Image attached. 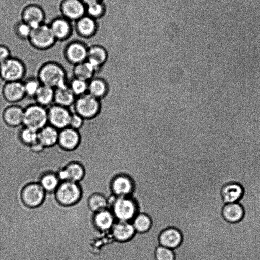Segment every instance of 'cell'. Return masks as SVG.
<instances>
[{
    "label": "cell",
    "mask_w": 260,
    "mask_h": 260,
    "mask_svg": "<svg viewBox=\"0 0 260 260\" xmlns=\"http://www.w3.org/2000/svg\"><path fill=\"white\" fill-rule=\"evenodd\" d=\"M31 45L39 50H46L52 47L57 41L48 24L43 23L32 29L28 40Z\"/></svg>",
    "instance_id": "52a82bcc"
},
{
    "label": "cell",
    "mask_w": 260,
    "mask_h": 260,
    "mask_svg": "<svg viewBox=\"0 0 260 260\" xmlns=\"http://www.w3.org/2000/svg\"><path fill=\"white\" fill-rule=\"evenodd\" d=\"M85 121L80 115L72 111L69 126L80 131L84 126Z\"/></svg>",
    "instance_id": "ab89813d"
},
{
    "label": "cell",
    "mask_w": 260,
    "mask_h": 260,
    "mask_svg": "<svg viewBox=\"0 0 260 260\" xmlns=\"http://www.w3.org/2000/svg\"><path fill=\"white\" fill-rule=\"evenodd\" d=\"M16 36L22 40H28L32 31L31 27L22 20L18 22L14 28Z\"/></svg>",
    "instance_id": "74e56055"
},
{
    "label": "cell",
    "mask_w": 260,
    "mask_h": 260,
    "mask_svg": "<svg viewBox=\"0 0 260 260\" xmlns=\"http://www.w3.org/2000/svg\"><path fill=\"white\" fill-rule=\"evenodd\" d=\"M245 189L240 183L231 181L221 187L220 195L224 204L240 202L243 198Z\"/></svg>",
    "instance_id": "2e32d148"
},
{
    "label": "cell",
    "mask_w": 260,
    "mask_h": 260,
    "mask_svg": "<svg viewBox=\"0 0 260 260\" xmlns=\"http://www.w3.org/2000/svg\"><path fill=\"white\" fill-rule=\"evenodd\" d=\"M22 82L26 98L29 99H33L41 85V83L36 76L25 77Z\"/></svg>",
    "instance_id": "836d02e7"
},
{
    "label": "cell",
    "mask_w": 260,
    "mask_h": 260,
    "mask_svg": "<svg viewBox=\"0 0 260 260\" xmlns=\"http://www.w3.org/2000/svg\"><path fill=\"white\" fill-rule=\"evenodd\" d=\"M115 221L113 213L109 209L94 213L93 215L94 225L97 229L102 232L110 231Z\"/></svg>",
    "instance_id": "484cf974"
},
{
    "label": "cell",
    "mask_w": 260,
    "mask_h": 260,
    "mask_svg": "<svg viewBox=\"0 0 260 260\" xmlns=\"http://www.w3.org/2000/svg\"><path fill=\"white\" fill-rule=\"evenodd\" d=\"M57 175L61 182L69 181L79 183L85 175V169L81 163L72 161L60 169Z\"/></svg>",
    "instance_id": "9a60e30c"
},
{
    "label": "cell",
    "mask_w": 260,
    "mask_h": 260,
    "mask_svg": "<svg viewBox=\"0 0 260 260\" xmlns=\"http://www.w3.org/2000/svg\"><path fill=\"white\" fill-rule=\"evenodd\" d=\"M76 99L68 85L54 89V104L70 108L73 106Z\"/></svg>",
    "instance_id": "83f0119b"
},
{
    "label": "cell",
    "mask_w": 260,
    "mask_h": 260,
    "mask_svg": "<svg viewBox=\"0 0 260 260\" xmlns=\"http://www.w3.org/2000/svg\"><path fill=\"white\" fill-rule=\"evenodd\" d=\"M108 53L102 46L93 45L88 47L87 61L98 71L106 62Z\"/></svg>",
    "instance_id": "d4e9b609"
},
{
    "label": "cell",
    "mask_w": 260,
    "mask_h": 260,
    "mask_svg": "<svg viewBox=\"0 0 260 260\" xmlns=\"http://www.w3.org/2000/svg\"><path fill=\"white\" fill-rule=\"evenodd\" d=\"M54 194L60 204L70 206L76 204L80 201L82 190L78 183L66 181L60 183Z\"/></svg>",
    "instance_id": "8992f818"
},
{
    "label": "cell",
    "mask_w": 260,
    "mask_h": 260,
    "mask_svg": "<svg viewBox=\"0 0 260 260\" xmlns=\"http://www.w3.org/2000/svg\"><path fill=\"white\" fill-rule=\"evenodd\" d=\"M48 124L47 109L36 103L24 108L23 125L36 131Z\"/></svg>",
    "instance_id": "5b68a950"
},
{
    "label": "cell",
    "mask_w": 260,
    "mask_h": 260,
    "mask_svg": "<svg viewBox=\"0 0 260 260\" xmlns=\"http://www.w3.org/2000/svg\"><path fill=\"white\" fill-rule=\"evenodd\" d=\"M37 78L42 85L54 89L68 85L66 69L59 62L48 61L42 63L37 71Z\"/></svg>",
    "instance_id": "6da1fadb"
},
{
    "label": "cell",
    "mask_w": 260,
    "mask_h": 260,
    "mask_svg": "<svg viewBox=\"0 0 260 260\" xmlns=\"http://www.w3.org/2000/svg\"><path fill=\"white\" fill-rule=\"evenodd\" d=\"M24 108L18 104H10L2 111V119L10 128H19L23 125Z\"/></svg>",
    "instance_id": "4fadbf2b"
},
{
    "label": "cell",
    "mask_w": 260,
    "mask_h": 260,
    "mask_svg": "<svg viewBox=\"0 0 260 260\" xmlns=\"http://www.w3.org/2000/svg\"><path fill=\"white\" fill-rule=\"evenodd\" d=\"M17 138L20 144L28 150L31 145L38 141V132L22 125L18 128Z\"/></svg>",
    "instance_id": "4dcf8cb0"
},
{
    "label": "cell",
    "mask_w": 260,
    "mask_h": 260,
    "mask_svg": "<svg viewBox=\"0 0 260 260\" xmlns=\"http://www.w3.org/2000/svg\"><path fill=\"white\" fill-rule=\"evenodd\" d=\"M46 192L39 183H31L25 185L21 192V199L25 205L36 208L43 202Z\"/></svg>",
    "instance_id": "8fae6325"
},
{
    "label": "cell",
    "mask_w": 260,
    "mask_h": 260,
    "mask_svg": "<svg viewBox=\"0 0 260 260\" xmlns=\"http://www.w3.org/2000/svg\"><path fill=\"white\" fill-rule=\"evenodd\" d=\"M109 86L107 81L100 77H93L88 82V93L101 100L108 94Z\"/></svg>",
    "instance_id": "4316f807"
},
{
    "label": "cell",
    "mask_w": 260,
    "mask_h": 260,
    "mask_svg": "<svg viewBox=\"0 0 260 260\" xmlns=\"http://www.w3.org/2000/svg\"><path fill=\"white\" fill-rule=\"evenodd\" d=\"M48 124L60 131L69 126L72 111L53 104L47 108Z\"/></svg>",
    "instance_id": "9c48e42d"
},
{
    "label": "cell",
    "mask_w": 260,
    "mask_h": 260,
    "mask_svg": "<svg viewBox=\"0 0 260 260\" xmlns=\"http://www.w3.org/2000/svg\"><path fill=\"white\" fill-rule=\"evenodd\" d=\"M48 24L57 41L66 40L72 35L73 27L71 22L62 16L54 18Z\"/></svg>",
    "instance_id": "d6986e66"
},
{
    "label": "cell",
    "mask_w": 260,
    "mask_h": 260,
    "mask_svg": "<svg viewBox=\"0 0 260 260\" xmlns=\"http://www.w3.org/2000/svg\"><path fill=\"white\" fill-rule=\"evenodd\" d=\"M81 141L80 131L68 126L59 131L57 146L63 152L72 153L79 148Z\"/></svg>",
    "instance_id": "ba28073f"
},
{
    "label": "cell",
    "mask_w": 260,
    "mask_h": 260,
    "mask_svg": "<svg viewBox=\"0 0 260 260\" xmlns=\"http://www.w3.org/2000/svg\"><path fill=\"white\" fill-rule=\"evenodd\" d=\"M96 69L88 61L73 66V77L88 82L94 77Z\"/></svg>",
    "instance_id": "f1b7e54d"
},
{
    "label": "cell",
    "mask_w": 260,
    "mask_h": 260,
    "mask_svg": "<svg viewBox=\"0 0 260 260\" xmlns=\"http://www.w3.org/2000/svg\"><path fill=\"white\" fill-rule=\"evenodd\" d=\"M88 206L93 213L108 209L107 198L102 194L96 193L90 196L88 200Z\"/></svg>",
    "instance_id": "d6a6232c"
},
{
    "label": "cell",
    "mask_w": 260,
    "mask_h": 260,
    "mask_svg": "<svg viewBox=\"0 0 260 260\" xmlns=\"http://www.w3.org/2000/svg\"><path fill=\"white\" fill-rule=\"evenodd\" d=\"M60 11L62 17L75 22L86 15V4L81 0H62Z\"/></svg>",
    "instance_id": "7c38bea8"
},
{
    "label": "cell",
    "mask_w": 260,
    "mask_h": 260,
    "mask_svg": "<svg viewBox=\"0 0 260 260\" xmlns=\"http://www.w3.org/2000/svg\"><path fill=\"white\" fill-rule=\"evenodd\" d=\"M1 92L4 100L10 104H17L26 98L22 81L4 82Z\"/></svg>",
    "instance_id": "5bb4252c"
},
{
    "label": "cell",
    "mask_w": 260,
    "mask_h": 260,
    "mask_svg": "<svg viewBox=\"0 0 260 260\" xmlns=\"http://www.w3.org/2000/svg\"><path fill=\"white\" fill-rule=\"evenodd\" d=\"M60 182L57 174L53 172L44 174L39 181L40 184L47 193L54 192Z\"/></svg>",
    "instance_id": "1f68e13d"
},
{
    "label": "cell",
    "mask_w": 260,
    "mask_h": 260,
    "mask_svg": "<svg viewBox=\"0 0 260 260\" xmlns=\"http://www.w3.org/2000/svg\"><path fill=\"white\" fill-rule=\"evenodd\" d=\"M68 85L76 98L88 93L87 81L73 77L68 80Z\"/></svg>",
    "instance_id": "e575fe53"
},
{
    "label": "cell",
    "mask_w": 260,
    "mask_h": 260,
    "mask_svg": "<svg viewBox=\"0 0 260 260\" xmlns=\"http://www.w3.org/2000/svg\"><path fill=\"white\" fill-rule=\"evenodd\" d=\"M54 89L41 84L33 100L36 104L47 108L54 104Z\"/></svg>",
    "instance_id": "f546056e"
},
{
    "label": "cell",
    "mask_w": 260,
    "mask_h": 260,
    "mask_svg": "<svg viewBox=\"0 0 260 260\" xmlns=\"http://www.w3.org/2000/svg\"><path fill=\"white\" fill-rule=\"evenodd\" d=\"M26 72L24 62L17 57L12 56L0 64V78L4 82L23 81Z\"/></svg>",
    "instance_id": "7a4b0ae2"
},
{
    "label": "cell",
    "mask_w": 260,
    "mask_h": 260,
    "mask_svg": "<svg viewBox=\"0 0 260 260\" xmlns=\"http://www.w3.org/2000/svg\"><path fill=\"white\" fill-rule=\"evenodd\" d=\"M156 260H174V254L172 249L159 245L156 249Z\"/></svg>",
    "instance_id": "f35d334b"
},
{
    "label": "cell",
    "mask_w": 260,
    "mask_h": 260,
    "mask_svg": "<svg viewBox=\"0 0 260 260\" xmlns=\"http://www.w3.org/2000/svg\"><path fill=\"white\" fill-rule=\"evenodd\" d=\"M109 209L116 221L131 222L138 214L137 205L130 197H116Z\"/></svg>",
    "instance_id": "3957f363"
},
{
    "label": "cell",
    "mask_w": 260,
    "mask_h": 260,
    "mask_svg": "<svg viewBox=\"0 0 260 260\" xmlns=\"http://www.w3.org/2000/svg\"><path fill=\"white\" fill-rule=\"evenodd\" d=\"M88 47L80 41L69 43L64 48L63 56L66 60L73 66L87 60Z\"/></svg>",
    "instance_id": "30bf717a"
},
{
    "label": "cell",
    "mask_w": 260,
    "mask_h": 260,
    "mask_svg": "<svg viewBox=\"0 0 260 260\" xmlns=\"http://www.w3.org/2000/svg\"><path fill=\"white\" fill-rule=\"evenodd\" d=\"M105 10V5L102 1L94 2L86 5V15L96 20L104 15Z\"/></svg>",
    "instance_id": "8d00e7d4"
},
{
    "label": "cell",
    "mask_w": 260,
    "mask_h": 260,
    "mask_svg": "<svg viewBox=\"0 0 260 260\" xmlns=\"http://www.w3.org/2000/svg\"><path fill=\"white\" fill-rule=\"evenodd\" d=\"M131 223L136 232L144 233L150 228L151 220L147 214L139 213L133 219Z\"/></svg>",
    "instance_id": "d590c367"
},
{
    "label": "cell",
    "mask_w": 260,
    "mask_h": 260,
    "mask_svg": "<svg viewBox=\"0 0 260 260\" xmlns=\"http://www.w3.org/2000/svg\"><path fill=\"white\" fill-rule=\"evenodd\" d=\"M221 213L223 219L231 224L242 222L245 214V209L239 202L224 204Z\"/></svg>",
    "instance_id": "ac0fdd59"
},
{
    "label": "cell",
    "mask_w": 260,
    "mask_h": 260,
    "mask_svg": "<svg viewBox=\"0 0 260 260\" xmlns=\"http://www.w3.org/2000/svg\"><path fill=\"white\" fill-rule=\"evenodd\" d=\"M110 188L113 194L116 197H129L133 191L132 179L125 175H119L112 180Z\"/></svg>",
    "instance_id": "ffe728a7"
},
{
    "label": "cell",
    "mask_w": 260,
    "mask_h": 260,
    "mask_svg": "<svg viewBox=\"0 0 260 260\" xmlns=\"http://www.w3.org/2000/svg\"><path fill=\"white\" fill-rule=\"evenodd\" d=\"M11 51L5 44H0V64L12 56Z\"/></svg>",
    "instance_id": "60d3db41"
},
{
    "label": "cell",
    "mask_w": 260,
    "mask_h": 260,
    "mask_svg": "<svg viewBox=\"0 0 260 260\" xmlns=\"http://www.w3.org/2000/svg\"><path fill=\"white\" fill-rule=\"evenodd\" d=\"M21 19L34 29L45 23V14L43 9L39 5L30 4L23 9Z\"/></svg>",
    "instance_id": "e0dca14e"
},
{
    "label": "cell",
    "mask_w": 260,
    "mask_h": 260,
    "mask_svg": "<svg viewBox=\"0 0 260 260\" xmlns=\"http://www.w3.org/2000/svg\"><path fill=\"white\" fill-rule=\"evenodd\" d=\"M75 28L80 36L88 38L95 34L98 24L95 19L85 15L75 22Z\"/></svg>",
    "instance_id": "7402d4cb"
},
{
    "label": "cell",
    "mask_w": 260,
    "mask_h": 260,
    "mask_svg": "<svg viewBox=\"0 0 260 260\" xmlns=\"http://www.w3.org/2000/svg\"><path fill=\"white\" fill-rule=\"evenodd\" d=\"M73 112L80 115L85 120L96 118L101 110L100 100L89 93L77 97L72 106Z\"/></svg>",
    "instance_id": "277c9868"
},
{
    "label": "cell",
    "mask_w": 260,
    "mask_h": 260,
    "mask_svg": "<svg viewBox=\"0 0 260 260\" xmlns=\"http://www.w3.org/2000/svg\"><path fill=\"white\" fill-rule=\"evenodd\" d=\"M82 2H83L86 5L88 4L89 3L96 2V1H102V0H81Z\"/></svg>",
    "instance_id": "b9f144b4"
},
{
    "label": "cell",
    "mask_w": 260,
    "mask_h": 260,
    "mask_svg": "<svg viewBox=\"0 0 260 260\" xmlns=\"http://www.w3.org/2000/svg\"><path fill=\"white\" fill-rule=\"evenodd\" d=\"M181 232L174 228H168L160 234L159 241L160 246L173 249L178 247L182 241Z\"/></svg>",
    "instance_id": "cb8c5ba5"
},
{
    "label": "cell",
    "mask_w": 260,
    "mask_h": 260,
    "mask_svg": "<svg viewBox=\"0 0 260 260\" xmlns=\"http://www.w3.org/2000/svg\"><path fill=\"white\" fill-rule=\"evenodd\" d=\"M59 130L47 124L38 131V141L45 149H51L57 145Z\"/></svg>",
    "instance_id": "44dd1931"
},
{
    "label": "cell",
    "mask_w": 260,
    "mask_h": 260,
    "mask_svg": "<svg viewBox=\"0 0 260 260\" xmlns=\"http://www.w3.org/2000/svg\"><path fill=\"white\" fill-rule=\"evenodd\" d=\"M113 238L118 242H126L130 240L136 232L129 222L115 221L111 230Z\"/></svg>",
    "instance_id": "603a6c76"
}]
</instances>
